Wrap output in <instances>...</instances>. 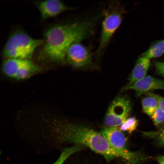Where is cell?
Wrapping results in <instances>:
<instances>
[{
  "label": "cell",
  "instance_id": "obj_7",
  "mask_svg": "<svg viewBox=\"0 0 164 164\" xmlns=\"http://www.w3.org/2000/svg\"><path fill=\"white\" fill-rule=\"evenodd\" d=\"M131 110L130 102L126 97H119L114 100L108 107L104 119L108 127L120 126L128 118Z\"/></svg>",
  "mask_w": 164,
  "mask_h": 164
},
{
  "label": "cell",
  "instance_id": "obj_14",
  "mask_svg": "<svg viewBox=\"0 0 164 164\" xmlns=\"http://www.w3.org/2000/svg\"><path fill=\"white\" fill-rule=\"evenodd\" d=\"M143 135L152 139L160 147H164V127L155 131L143 132Z\"/></svg>",
  "mask_w": 164,
  "mask_h": 164
},
{
  "label": "cell",
  "instance_id": "obj_18",
  "mask_svg": "<svg viewBox=\"0 0 164 164\" xmlns=\"http://www.w3.org/2000/svg\"><path fill=\"white\" fill-rule=\"evenodd\" d=\"M146 94L148 95L152 96L156 99L158 102V107L164 113V97L150 92H148Z\"/></svg>",
  "mask_w": 164,
  "mask_h": 164
},
{
  "label": "cell",
  "instance_id": "obj_13",
  "mask_svg": "<svg viewBox=\"0 0 164 164\" xmlns=\"http://www.w3.org/2000/svg\"><path fill=\"white\" fill-rule=\"evenodd\" d=\"M142 104L143 111L150 117L151 116L158 107V102L156 99L149 95L142 99Z\"/></svg>",
  "mask_w": 164,
  "mask_h": 164
},
{
  "label": "cell",
  "instance_id": "obj_3",
  "mask_svg": "<svg viewBox=\"0 0 164 164\" xmlns=\"http://www.w3.org/2000/svg\"><path fill=\"white\" fill-rule=\"evenodd\" d=\"M44 39H34L25 32L18 30L12 33L3 48L5 59H30L35 50L42 45Z\"/></svg>",
  "mask_w": 164,
  "mask_h": 164
},
{
  "label": "cell",
  "instance_id": "obj_17",
  "mask_svg": "<svg viewBox=\"0 0 164 164\" xmlns=\"http://www.w3.org/2000/svg\"><path fill=\"white\" fill-rule=\"evenodd\" d=\"M154 124L158 126L164 122V113L158 107L151 116Z\"/></svg>",
  "mask_w": 164,
  "mask_h": 164
},
{
  "label": "cell",
  "instance_id": "obj_10",
  "mask_svg": "<svg viewBox=\"0 0 164 164\" xmlns=\"http://www.w3.org/2000/svg\"><path fill=\"white\" fill-rule=\"evenodd\" d=\"M158 89L164 90V80L148 76L136 82L125 90H133L135 91L136 95L139 97L150 91Z\"/></svg>",
  "mask_w": 164,
  "mask_h": 164
},
{
  "label": "cell",
  "instance_id": "obj_9",
  "mask_svg": "<svg viewBox=\"0 0 164 164\" xmlns=\"http://www.w3.org/2000/svg\"><path fill=\"white\" fill-rule=\"evenodd\" d=\"M35 3L42 19L55 17L63 12L73 9L59 0L43 1L36 2Z\"/></svg>",
  "mask_w": 164,
  "mask_h": 164
},
{
  "label": "cell",
  "instance_id": "obj_8",
  "mask_svg": "<svg viewBox=\"0 0 164 164\" xmlns=\"http://www.w3.org/2000/svg\"><path fill=\"white\" fill-rule=\"evenodd\" d=\"M92 56L88 49L80 42L73 43L67 53L66 62L76 68L87 67L92 63Z\"/></svg>",
  "mask_w": 164,
  "mask_h": 164
},
{
  "label": "cell",
  "instance_id": "obj_15",
  "mask_svg": "<svg viewBox=\"0 0 164 164\" xmlns=\"http://www.w3.org/2000/svg\"><path fill=\"white\" fill-rule=\"evenodd\" d=\"M81 146L78 145L64 149L53 164H63L66 160L73 154L81 150Z\"/></svg>",
  "mask_w": 164,
  "mask_h": 164
},
{
  "label": "cell",
  "instance_id": "obj_16",
  "mask_svg": "<svg viewBox=\"0 0 164 164\" xmlns=\"http://www.w3.org/2000/svg\"><path fill=\"white\" fill-rule=\"evenodd\" d=\"M138 123V120L135 117L128 118L120 126V129L121 131H126L130 134L135 130Z\"/></svg>",
  "mask_w": 164,
  "mask_h": 164
},
{
  "label": "cell",
  "instance_id": "obj_5",
  "mask_svg": "<svg viewBox=\"0 0 164 164\" xmlns=\"http://www.w3.org/2000/svg\"><path fill=\"white\" fill-rule=\"evenodd\" d=\"M102 134L111 146L118 153L120 158L131 164H139L146 159V157L142 153L127 149L126 138L121 131L117 127L107 128L103 131Z\"/></svg>",
  "mask_w": 164,
  "mask_h": 164
},
{
  "label": "cell",
  "instance_id": "obj_19",
  "mask_svg": "<svg viewBox=\"0 0 164 164\" xmlns=\"http://www.w3.org/2000/svg\"><path fill=\"white\" fill-rule=\"evenodd\" d=\"M154 63L156 74L164 77V61H155Z\"/></svg>",
  "mask_w": 164,
  "mask_h": 164
},
{
  "label": "cell",
  "instance_id": "obj_1",
  "mask_svg": "<svg viewBox=\"0 0 164 164\" xmlns=\"http://www.w3.org/2000/svg\"><path fill=\"white\" fill-rule=\"evenodd\" d=\"M97 18L56 24L49 27L44 33V42L39 53L40 58L56 63L65 62L70 45L93 34Z\"/></svg>",
  "mask_w": 164,
  "mask_h": 164
},
{
  "label": "cell",
  "instance_id": "obj_12",
  "mask_svg": "<svg viewBox=\"0 0 164 164\" xmlns=\"http://www.w3.org/2000/svg\"><path fill=\"white\" fill-rule=\"evenodd\" d=\"M164 53V39L158 40L152 43L148 49L143 53L142 56L150 59L159 57Z\"/></svg>",
  "mask_w": 164,
  "mask_h": 164
},
{
  "label": "cell",
  "instance_id": "obj_4",
  "mask_svg": "<svg viewBox=\"0 0 164 164\" xmlns=\"http://www.w3.org/2000/svg\"><path fill=\"white\" fill-rule=\"evenodd\" d=\"M124 11L119 3H110L103 14L101 34L96 56L101 57L113 35L121 25Z\"/></svg>",
  "mask_w": 164,
  "mask_h": 164
},
{
  "label": "cell",
  "instance_id": "obj_6",
  "mask_svg": "<svg viewBox=\"0 0 164 164\" xmlns=\"http://www.w3.org/2000/svg\"><path fill=\"white\" fill-rule=\"evenodd\" d=\"M7 76L17 80L29 78L40 70V68L30 59H5L2 67Z\"/></svg>",
  "mask_w": 164,
  "mask_h": 164
},
{
  "label": "cell",
  "instance_id": "obj_20",
  "mask_svg": "<svg viewBox=\"0 0 164 164\" xmlns=\"http://www.w3.org/2000/svg\"><path fill=\"white\" fill-rule=\"evenodd\" d=\"M157 160L159 164H164V155H161L157 158Z\"/></svg>",
  "mask_w": 164,
  "mask_h": 164
},
{
  "label": "cell",
  "instance_id": "obj_11",
  "mask_svg": "<svg viewBox=\"0 0 164 164\" xmlns=\"http://www.w3.org/2000/svg\"><path fill=\"white\" fill-rule=\"evenodd\" d=\"M150 60L143 56L138 59L132 71L128 83L124 88L123 91L146 77L150 65Z\"/></svg>",
  "mask_w": 164,
  "mask_h": 164
},
{
  "label": "cell",
  "instance_id": "obj_2",
  "mask_svg": "<svg viewBox=\"0 0 164 164\" xmlns=\"http://www.w3.org/2000/svg\"><path fill=\"white\" fill-rule=\"evenodd\" d=\"M52 131L55 138L61 142L87 146L102 155L108 161L120 157L118 153L110 145L102 133L82 126L55 121Z\"/></svg>",
  "mask_w": 164,
  "mask_h": 164
}]
</instances>
